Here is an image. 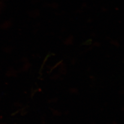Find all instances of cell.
Wrapping results in <instances>:
<instances>
[]
</instances>
